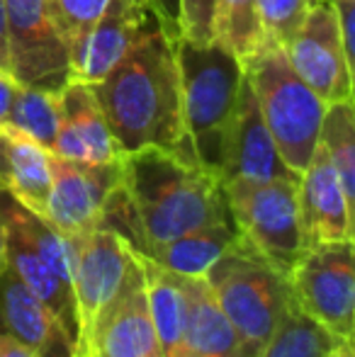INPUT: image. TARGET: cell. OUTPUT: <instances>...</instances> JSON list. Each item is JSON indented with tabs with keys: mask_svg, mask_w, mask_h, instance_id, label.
Returning <instances> with one entry per match:
<instances>
[{
	"mask_svg": "<svg viewBox=\"0 0 355 357\" xmlns=\"http://www.w3.org/2000/svg\"><path fill=\"white\" fill-rule=\"evenodd\" d=\"M52 188V153L13 127H0V190L44 216Z\"/></svg>",
	"mask_w": 355,
	"mask_h": 357,
	"instance_id": "d6986e66",
	"label": "cell"
},
{
	"mask_svg": "<svg viewBox=\"0 0 355 357\" xmlns=\"http://www.w3.org/2000/svg\"><path fill=\"white\" fill-rule=\"evenodd\" d=\"M222 183L232 180H299L294 170L287 168L282 155L275 149L261 107L248 80L243 78L239 90V105L234 114L232 132L224 151V165L219 173Z\"/></svg>",
	"mask_w": 355,
	"mask_h": 357,
	"instance_id": "5bb4252c",
	"label": "cell"
},
{
	"mask_svg": "<svg viewBox=\"0 0 355 357\" xmlns=\"http://www.w3.org/2000/svg\"><path fill=\"white\" fill-rule=\"evenodd\" d=\"M326 357H353V340H341Z\"/></svg>",
	"mask_w": 355,
	"mask_h": 357,
	"instance_id": "836d02e7",
	"label": "cell"
},
{
	"mask_svg": "<svg viewBox=\"0 0 355 357\" xmlns=\"http://www.w3.org/2000/svg\"><path fill=\"white\" fill-rule=\"evenodd\" d=\"M73 357H95V355H90V353H81V355H73Z\"/></svg>",
	"mask_w": 355,
	"mask_h": 357,
	"instance_id": "d590c367",
	"label": "cell"
},
{
	"mask_svg": "<svg viewBox=\"0 0 355 357\" xmlns=\"http://www.w3.org/2000/svg\"><path fill=\"white\" fill-rule=\"evenodd\" d=\"M109 0H47L54 27L68 47L103 15Z\"/></svg>",
	"mask_w": 355,
	"mask_h": 357,
	"instance_id": "83f0119b",
	"label": "cell"
},
{
	"mask_svg": "<svg viewBox=\"0 0 355 357\" xmlns=\"http://www.w3.org/2000/svg\"><path fill=\"white\" fill-rule=\"evenodd\" d=\"M15 90H17V80L10 73H0V127L8 124L10 107H13Z\"/></svg>",
	"mask_w": 355,
	"mask_h": 357,
	"instance_id": "4dcf8cb0",
	"label": "cell"
},
{
	"mask_svg": "<svg viewBox=\"0 0 355 357\" xmlns=\"http://www.w3.org/2000/svg\"><path fill=\"white\" fill-rule=\"evenodd\" d=\"M176 56L185 137L195 160L219 175L246 78L243 63L222 44H195L185 37L176 39Z\"/></svg>",
	"mask_w": 355,
	"mask_h": 357,
	"instance_id": "3957f363",
	"label": "cell"
},
{
	"mask_svg": "<svg viewBox=\"0 0 355 357\" xmlns=\"http://www.w3.org/2000/svg\"><path fill=\"white\" fill-rule=\"evenodd\" d=\"M59 102H61V124L49 153L56 158L93 165L114 163L122 158L103 107L88 83L71 78L59 93Z\"/></svg>",
	"mask_w": 355,
	"mask_h": 357,
	"instance_id": "2e32d148",
	"label": "cell"
},
{
	"mask_svg": "<svg viewBox=\"0 0 355 357\" xmlns=\"http://www.w3.org/2000/svg\"><path fill=\"white\" fill-rule=\"evenodd\" d=\"M319 146L336 168L343 190L355 199V114L353 100L326 105L319 132Z\"/></svg>",
	"mask_w": 355,
	"mask_h": 357,
	"instance_id": "484cf974",
	"label": "cell"
},
{
	"mask_svg": "<svg viewBox=\"0 0 355 357\" xmlns=\"http://www.w3.org/2000/svg\"><path fill=\"white\" fill-rule=\"evenodd\" d=\"M10 71L8 56V15H5V0H0V73Z\"/></svg>",
	"mask_w": 355,
	"mask_h": 357,
	"instance_id": "1f68e13d",
	"label": "cell"
},
{
	"mask_svg": "<svg viewBox=\"0 0 355 357\" xmlns=\"http://www.w3.org/2000/svg\"><path fill=\"white\" fill-rule=\"evenodd\" d=\"M180 5V37L195 44L212 42L214 8L217 0H178Z\"/></svg>",
	"mask_w": 355,
	"mask_h": 357,
	"instance_id": "f1b7e54d",
	"label": "cell"
},
{
	"mask_svg": "<svg viewBox=\"0 0 355 357\" xmlns=\"http://www.w3.org/2000/svg\"><path fill=\"white\" fill-rule=\"evenodd\" d=\"M73 243V299L78 319L76 353L86 348L90 331L103 311L117 299L127 284L139 250L109 226H98L86 236L71 238Z\"/></svg>",
	"mask_w": 355,
	"mask_h": 357,
	"instance_id": "ba28073f",
	"label": "cell"
},
{
	"mask_svg": "<svg viewBox=\"0 0 355 357\" xmlns=\"http://www.w3.org/2000/svg\"><path fill=\"white\" fill-rule=\"evenodd\" d=\"M119 188V160L105 165L52 155V188L44 219L68 238L86 236L103 221L112 192Z\"/></svg>",
	"mask_w": 355,
	"mask_h": 357,
	"instance_id": "7c38bea8",
	"label": "cell"
},
{
	"mask_svg": "<svg viewBox=\"0 0 355 357\" xmlns=\"http://www.w3.org/2000/svg\"><path fill=\"white\" fill-rule=\"evenodd\" d=\"M158 24L149 0H109L103 15L68 47L71 78L100 83Z\"/></svg>",
	"mask_w": 355,
	"mask_h": 357,
	"instance_id": "8fae6325",
	"label": "cell"
},
{
	"mask_svg": "<svg viewBox=\"0 0 355 357\" xmlns=\"http://www.w3.org/2000/svg\"><path fill=\"white\" fill-rule=\"evenodd\" d=\"M183 278L188 319L176 357H243L236 331L214 301L204 278Z\"/></svg>",
	"mask_w": 355,
	"mask_h": 357,
	"instance_id": "ffe728a7",
	"label": "cell"
},
{
	"mask_svg": "<svg viewBox=\"0 0 355 357\" xmlns=\"http://www.w3.org/2000/svg\"><path fill=\"white\" fill-rule=\"evenodd\" d=\"M5 268H8V253H5V226L0 219V275L5 273Z\"/></svg>",
	"mask_w": 355,
	"mask_h": 357,
	"instance_id": "e575fe53",
	"label": "cell"
},
{
	"mask_svg": "<svg viewBox=\"0 0 355 357\" xmlns=\"http://www.w3.org/2000/svg\"><path fill=\"white\" fill-rule=\"evenodd\" d=\"M243 71L275 149L289 170L302 175L317 151L326 102L292 71L278 44H263Z\"/></svg>",
	"mask_w": 355,
	"mask_h": 357,
	"instance_id": "5b68a950",
	"label": "cell"
},
{
	"mask_svg": "<svg viewBox=\"0 0 355 357\" xmlns=\"http://www.w3.org/2000/svg\"><path fill=\"white\" fill-rule=\"evenodd\" d=\"M239 238V231L234 221H222V224L204 226V229L190 231L178 238L168 241V243L158 245L144 258L153 260L161 268L171 270L176 275L185 278H202L214 260Z\"/></svg>",
	"mask_w": 355,
	"mask_h": 357,
	"instance_id": "7402d4cb",
	"label": "cell"
},
{
	"mask_svg": "<svg viewBox=\"0 0 355 357\" xmlns=\"http://www.w3.org/2000/svg\"><path fill=\"white\" fill-rule=\"evenodd\" d=\"M232 221L222 178L171 151L142 149L119 158V188L100 226L119 231L142 255L204 226Z\"/></svg>",
	"mask_w": 355,
	"mask_h": 357,
	"instance_id": "6da1fadb",
	"label": "cell"
},
{
	"mask_svg": "<svg viewBox=\"0 0 355 357\" xmlns=\"http://www.w3.org/2000/svg\"><path fill=\"white\" fill-rule=\"evenodd\" d=\"M222 185L236 231L289 278L307 250L299 214V180H232Z\"/></svg>",
	"mask_w": 355,
	"mask_h": 357,
	"instance_id": "8992f818",
	"label": "cell"
},
{
	"mask_svg": "<svg viewBox=\"0 0 355 357\" xmlns=\"http://www.w3.org/2000/svg\"><path fill=\"white\" fill-rule=\"evenodd\" d=\"M0 335L27 345L37 357H73L76 348L59 319L17 280L10 268L0 275Z\"/></svg>",
	"mask_w": 355,
	"mask_h": 357,
	"instance_id": "e0dca14e",
	"label": "cell"
},
{
	"mask_svg": "<svg viewBox=\"0 0 355 357\" xmlns=\"http://www.w3.org/2000/svg\"><path fill=\"white\" fill-rule=\"evenodd\" d=\"M212 42L229 49L241 63L256 56L266 44L258 0H217Z\"/></svg>",
	"mask_w": 355,
	"mask_h": 357,
	"instance_id": "cb8c5ba5",
	"label": "cell"
},
{
	"mask_svg": "<svg viewBox=\"0 0 355 357\" xmlns=\"http://www.w3.org/2000/svg\"><path fill=\"white\" fill-rule=\"evenodd\" d=\"M317 3H322V0H258V13H261V27L266 42L285 47L292 39V34L299 29L307 10Z\"/></svg>",
	"mask_w": 355,
	"mask_h": 357,
	"instance_id": "4316f807",
	"label": "cell"
},
{
	"mask_svg": "<svg viewBox=\"0 0 355 357\" xmlns=\"http://www.w3.org/2000/svg\"><path fill=\"white\" fill-rule=\"evenodd\" d=\"M299 214L307 248L353 241V199L346 195L336 168L319 144L299 175Z\"/></svg>",
	"mask_w": 355,
	"mask_h": 357,
	"instance_id": "9a60e30c",
	"label": "cell"
},
{
	"mask_svg": "<svg viewBox=\"0 0 355 357\" xmlns=\"http://www.w3.org/2000/svg\"><path fill=\"white\" fill-rule=\"evenodd\" d=\"M10 75L20 85L61 93L71 80L68 44L56 32L47 0H5Z\"/></svg>",
	"mask_w": 355,
	"mask_h": 357,
	"instance_id": "9c48e42d",
	"label": "cell"
},
{
	"mask_svg": "<svg viewBox=\"0 0 355 357\" xmlns=\"http://www.w3.org/2000/svg\"><path fill=\"white\" fill-rule=\"evenodd\" d=\"M176 39L158 24L100 83L90 85L122 155L161 149L197 163L183 127Z\"/></svg>",
	"mask_w": 355,
	"mask_h": 357,
	"instance_id": "7a4b0ae2",
	"label": "cell"
},
{
	"mask_svg": "<svg viewBox=\"0 0 355 357\" xmlns=\"http://www.w3.org/2000/svg\"><path fill=\"white\" fill-rule=\"evenodd\" d=\"M338 343L341 338L304 314L292 296L261 357H326Z\"/></svg>",
	"mask_w": 355,
	"mask_h": 357,
	"instance_id": "603a6c76",
	"label": "cell"
},
{
	"mask_svg": "<svg viewBox=\"0 0 355 357\" xmlns=\"http://www.w3.org/2000/svg\"><path fill=\"white\" fill-rule=\"evenodd\" d=\"M158 350L149 311L142 255L117 299L103 311L81 353L95 357H151ZM76 353V355H81Z\"/></svg>",
	"mask_w": 355,
	"mask_h": 357,
	"instance_id": "4fadbf2b",
	"label": "cell"
},
{
	"mask_svg": "<svg viewBox=\"0 0 355 357\" xmlns=\"http://www.w3.org/2000/svg\"><path fill=\"white\" fill-rule=\"evenodd\" d=\"M214 301L236 331L243 357L263 348L292 301V284L241 234L202 275Z\"/></svg>",
	"mask_w": 355,
	"mask_h": 357,
	"instance_id": "277c9868",
	"label": "cell"
},
{
	"mask_svg": "<svg viewBox=\"0 0 355 357\" xmlns=\"http://www.w3.org/2000/svg\"><path fill=\"white\" fill-rule=\"evenodd\" d=\"M0 357H37V353H32L27 345L17 343L15 338L0 335Z\"/></svg>",
	"mask_w": 355,
	"mask_h": 357,
	"instance_id": "d6a6232c",
	"label": "cell"
},
{
	"mask_svg": "<svg viewBox=\"0 0 355 357\" xmlns=\"http://www.w3.org/2000/svg\"><path fill=\"white\" fill-rule=\"evenodd\" d=\"M59 124H61V102L59 93L20 85L15 90L13 107H10L8 127L17 129L20 134L29 137L32 142L52 151L56 139Z\"/></svg>",
	"mask_w": 355,
	"mask_h": 357,
	"instance_id": "d4e9b609",
	"label": "cell"
},
{
	"mask_svg": "<svg viewBox=\"0 0 355 357\" xmlns=\"http://www.w3.org/2000/svg\"><path fill=\"white\" fill-rule=\"evenodd\" d=\"M142 268L158 350L163 357H176L180 340H183L185 319H188V294H185L183 278L144 255Z\"/></svg>",
	"mask_w": 355,
	"mask_h": 357,
	"instance_id": "44dd1931",
	"label": "cell"
},
{
	"mask_svg": "<svg viewBox=\"0 0 355 357\" xmlns=\"http://www.w3.org/2000/svg\"><path fill=\"white\" fill-rule=\"evenodd\" d=\"M151 10L156 13L158 22L173 34V37H180V5L178 0H149Z\"/></svg>",
	"mask_w": 355,
	"mask_h": 357,
	"instance_id": "f546056e",
	"label": "cell"
},
{
	"mask_svg": "<svg viewBox=\"0 0 355 357\" xmlns=\"http://www.w3.org/2000/svg\"><path fill=\"white\" fill-rule=\"evenodd\" d=\"M5 226V253H8V268L17 275V280L52 311L73 340V348L78 345V319H76V299L56 275L49 270L44 258L37 253L32 241L24 236V231L15 224L10 216L0 212ZM76 355V353H73Z\"/></svg>",
	"mask_w": 355,
	"mask_h": 357,
	"instance_id": "ac0fdd59",
	"label": "cell"
},
{
	"mask_svg": "<svg viewBox=\"0 0 355 357\" xmlns=\"http://www.w3.org/2000/svg\"><path fill=\"white\" fill-rule=\"evenodd\" d=\"M151 357H163V355H161V350H156V353H153Z\"/></svg>",
	"mask_w": 355,
	"mask_h": 357,
	"instance_id": "8d00e7d4",
	"label": "cell"
},
{
	"mask_svg": "<svg viewBox=\"0 0 355 357\" xmlns=\"http://www.w3.org/2000/svg\"><path fill=\"white\" fill-rule=\"evenodd\" d=\"M282 52L292 71L326 105L353 100V59L343 47L331 0H322L307 10Z\"/></svg>",
	"mask_w": 355,
	"mask_h": 357,
	"instance_id": "30bf717a",
	"label": "cell"
},
{
	"mask_svg": "<svg viewBox=\"0 0 355 357\" xmlns=\"http://www.w3.org/2000/svg\"><path fill=\"white\" fill-rule=\"evenodd\" d=\"M294 304L336 338L353 340L355 258L353 241L312 245L289 273Z\"/></svg>",
	"mask_w": 355,
	"mask_h": 357,
	"instance_id": "52a82bcc",
	"label": "cell"
}]
</instances>
